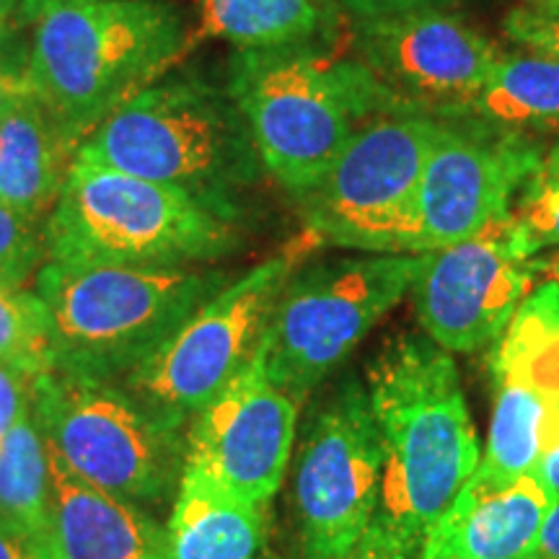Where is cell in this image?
<instances>
[{
  "instance_id": "obj_1",
  "label": "cell",
  "mask_w": 559,
  "mask_h": 559,
  "mask_svg": "<svg viewBox=\"0 0 559 559\" xmlns=\"http://www.w3.org/2000/svg\"><path fill=\"white\" fill-rule=\"evenodd\" d=\"M366 391L383 451L376 519L419 555L481 459L456 360L428 334H396L368 362Z\"/></svg>"
},
{
  "instance_id": "obj_2",
  "label": "cell",
  "mask_w": 559,
  "mask_h": 559,
  "mask_svg": "<svg viewBox=\"0 0 559 559\" xmlns=\"http://www.w3.org/2000/svg\"><path fill=\"white\" fill-rule=\"evenodd\" d=\"M190 45L185 13L166 0H66L34 19L29 83L81 145Z\"/></svg>"
},
{
  "instance_id": "obj_3",
  "label": "cell",
  "mask_w": 559,
  "mask_h": 559,
  "mask_svg": "<svg viewBox=\"0 0 559 559\" xmlns=\"http://www.w3.org/2000/svg\"><path fill=\"white\" fill-rule=\"evenodd\" d=\"M226 91L264 171L296 200L324 177L362 124L394 111H417L360 60L326 58L313 45L239 50L228 66Z\"/></svg>"
},
{
  "instance_id": "obj_4",
  "label": "cell",
  "mask_w": 559,
  "mask_h": 559,
  "mask_svg": "<svg viewBox=\"0 0 559 559\" xmlns=\"http://www.w3.org/2000/svg\"><path fill=\"white\" fill-rule=\"evenodd\" d=\"M228 283L218 270L45 262L34 293L50 317L55 370L117 381Z\"/></svg>"
},
{
  "instance_id": "obj_5",
  "label": "cell",
  "mask_w": 559,
  "mask_h": 559,
  "mask_svg": "<svg viewBox=\"0 0 559 559\" xmlns=\"http://www.w3.org/2000/svg\"><path fill=\"white\" fill-rule=\"evenodd\" d=\"M239 213L177 187L73 160L45 221L47 262L192 267L230 254Z\"/></svg>"
},
{
  "instance_id": "obj_6",
  "label": "cell",
  "mask_w": 559,
  "mask_h": 559,
  "mask_svg": "<svg viewBox=\"0 0 559 559\" xmlns=\"http://www.w3.org/2000/svg\"><path fill=\"white\" fill-rule=\"evenodd\" d=\"M75 160L177 187L234 213V194L264 169L228 91L202 81L140 91L81 140Z\"/></svg>"
},
{
  "instance_id": "obj_7",
  "label": "cell",
  "mask_w": 559,
  "mask_h": 559,
  "mask_svg": "<svg viewBox=\"0 0 559 559\" xmlns=\"http://www.w3.org/2000/svg\"><path fill=\"white\" fill-rule=\"evenodd\" d=\"M423 254L300 264L280 293L264 332L260 355L267 379L290 400L304 402L402 304Z\"/></svg>"
},
{
  "instance_id": "obj_8",
  "label": "cell",
  "mask_w": 559,
  "mask_h": 559,
  "mask_svg": "<svg viewBox=\"0 0 559 559\" xmlns=\"http://www.w3.org/2000/svg\"><path fill=\"white\" fill-rule=\"evenodd\" d=\"M449 117L428 111L381 115L349 138L317 185L296 200L319 243L366 254H423L417 192Z\"/></svg>"
},
{
  "instance_id": "obj_9",
  "label": "cell",
  "mask_w": 559,
  "mask_h": 559,
  "mask_svg": "<svg viewBox=\"0 0 559 559\" xmlns=\"http://www.w3.org/2000/svg\"><path fill=\"white\" fill-rule=\"evenodd\" d=\"M313 247L319 241L304 230L280 254L223 285L122 386L166 428L181 432L260 353L280 293Z\"/></svg>"
},
{
  "instance_id": "obj_10",
  "label": "cell",
  "mask_w": 559,
  "mask_h": 559,
  "mask_svg": "<svg viewBox=\"0 0 559 559\" xmlns=\"http://www.w3.org/2000/svg\"><path fill=\"white\" fill-rule=\"evenodd\" d=\"M32 404L50 451L88 485L140 508L177 492L185 438L122 383L47 370L34 379Z\"/></svg>"
},
{
  "instance_id": "obj_11",
  "label": "cell",
  "mask_w": 559,
  "mask_h": 559,
  "mask_svg": "<svg viewBox=\"0 0 559 559\" xmlns=\"http://www.w3.org/2000/svg\"><path fill=\"white\" fill-rule=\"evenodd\" d=\"M383 451L368 391L345 379L321 402L293 469V510L309 559H332L366 534L381 498Z\"/></svg>"
},
{
  "instance_id": "obj_12",
  "label": "cell",
  "mask_w": 559,
  "mask_h": 559,
  "mask_svg": "<svg viewBox=\"0 0 559 559\" xmlns=\"http://www.w3.org/2000/svg\"><path fill=\"white\" fill-rule=\"evenodd\" d=\"M539 270L513 213L469 239L425 251L409 288L419 326L451 355L492 345Z\"/></svg>"
},
{
  "instance_id": "obj_13",
  "label": "cell",
  "mask_w": 559,
  "mask_h": 559,
  "mask_svg": "<svg viewBox=\"0 0 559 559\" xmlns=\"http://www.w3.org/2000/svg\"><path fill=\"white\" fill-rule=\"evenodd\" d=\"M492 419L472 477L513 481L539 472L559 443V283L547 280L495 340Z\"/></svg>"
},
{
  "instance_id": "obj_14",
  "label": "cell",
  "mask_w": 559,
  "mask_h": 559,
  "mask_svg": "<svg viewBox=\"0 0 559 559\" xmlns=\"http://www.w3.org/2000/svg\"><path fill=\"white\" fill-rule=\"evenodd\" d=\"M360 62L409 109L464 117L502 52L453 11L358 21Z\"/></svg>"
},
{
  "instance_id": "obj_15",
  "label": "cell",
  "mask_w": 559,
  "mask_h": 559,
  "mask_svg": "<svg viewBox=\"0 0 559 559\" xmlns=\"http://www.w3.org/2000/svg\"><path fill=\"white\" fill-rule=\"evenodd\" d=\"M542 160L526 132L498 124L449 120L425 164L417 192L419 251L469 239L495 218L513 213L531 174Z\"/></svg>"
},
{
  "instance_id": "obj_16",
  "label": "cell",
  "mask_w": 559,
  "mask_h": 559,
  "mask_svg": "<svg viewBox=\"0 0 559 559\" xmlns=\"http://www.w3.org/2000/svg\"><path fill=\"white\" fill-rule=\"evenodd\" d=\"M298 402L267 379L262 355L190 419L185 466L236 498L267 508L283 485L296 440Z\"/></svg>"
},
{
  "instance_id": "obj_17",
  "label": "cell",
  "mask_w": 559,
  "mask_h": 559,
  "mask_svg": "<svg viewBox=\"0 0 559 559\" xmlns=\"http://www.w3.org/2000/svg\"><path fill=\"white\" fill-rule=\"evenodd\" d=\"M557 498L539 474L466 479L428 531L417 559H528Z\"/></svg>"
},
{
  "instance_id": "obj_18",
  "label": "cell",
  "mask_w": 559,
  "mask_h": 559,
  "mask_svg": "<svg viewBox=\"0 0 559 559\" xmlns=\"http://www.w3.org/2000/svg\"><path fill=\"white\" fill-rule=\"evenodd\" d=\"M50 453V559H164V526Z\"/></svg>"
},
{
  "instance_id": "obj_19",
  "label": "cell",
  "mask_w": 559,
  "mask_h": 559,
  "mask_svg": "<svg viewBox=\"0 0 559 559\" xmlns=\"http://www.w3.org/2000/svg\"><path fill=\"white\" fill-rule=\"evenodd\" d=\"M73 140L29 91L0 117V202L32 221H47L73 166Z\"/></svg>"
},
{
  "instance_id": "obj_20",
  "label": "cell",
  "mask_w": 559,
  "mask_h": 559,
  "mask_svg": "<svg viewBox=\"0 0 559 559\" xmlns=\"http://www.w3.org/2000/svg\"><path fill=\"white\" fill-rule=\"evenodd\" d=\"M262 542L264 508L190 466L181 469L164 526V559H257Z\"/></svg>"
},
{
  "instance_id": "obj_21",
  "label": "cell",
  "mask_w": 559,
  "mask_h": 559,
  "mask_svg": "<svg viewBox=\"0 0 559 559\" xmlns=\"http://www.w3.org/2000/svg\"><path fill=\"white\" fill-rule=\"evenodd\" d=\"M194 39L215 37L239 50L309 47L330 37L337 5L326 0H200Z\"/></svg>"
},
{
  "instance_id": "obj_22",
  "label": "cell",
  "mask_w": 559,
  "mask_h": 559,
  "mask_svg": "<svg viewBox=\"0 0 559 559\" xmlns=\"http://www.w3.org/2000/svg\"><path fill=\"white\" fill-rule=\"evenodd\" d=\"M0 526L50 559V453L34 404L0 438Z\"/></svg>"
},
{
  "instance_id": "obj_23",
  "label": "cell",
  "mask_w": 559,
  "mask_h": 559,
  "mask_svg": "<svg viewBox=\"0 0 559 559\" xmlns=\"http://www.w3.org/2000/svg\"><path fill=\"white\" fill-rule=\"evenodd\" d=\"M466 115L515 132H559V58L502 55Z\"/></svg>"
},
{
  "instance_id": "obj_24",
  "label": "cell",
  "mask_w": 559,
  "mask_h": 559,
  "mask_svg": "<svg viewBox=\"0 0 559 559\" xmlns=\"http://www.w3.org/2000/svg\"><path fill=\"white\" fill-rule=\"evenodd\" d=\"M0 362L29 376L55 370L50 317L34 290L0 283Z\"/></svg>"
},
{
  "instance_id": "obj_25",
  "label": "cell",
  "mask_w": 559,
  "mask_h": 559,
  "mask_svg": "<svg viewBox=\"0 0 559 559\" xmlns=\"http://www.w3.org/2000/svg\"><path fill=\"white\" fill-rule=\"evenodd\" d=\"M513 215L531 254H539L542 249H559V145L542 153L539 166L523 185Z\"/></svg>"
},
{
  "instance_id": "obj_26",
  "label": "cell",
  "mask_w": 559,
  "mask_h": 559,
  "mask_svg": "<svg viewBox=\"0 0 559 559\" xmlns=\"http://www.w3.org/2000/svg\"><path fill=\"white\" fill-rule=\"evenodd\" d=\"M45 228L0 202V283L24 288L45 264Z\"/></svg>"
},
{
  "instance_id": "obj_27",
  "label": "cell",
  "mask_w": 559,
  "mask_h": 559,
  "mask_svg": "<svg viewBox=\"0 0 559 559\" xmlns=\"http://www.w3.org/2000/svg\"><path fill=\"white\" fill-rule=\"evenodd\" d=\"M502 29L523 50L559 58V13H542L519 5L508 13Z\"/></svg>"
},
{
  "instance_id": "obj_28",
  "label": "cell",
  "mask_w": 559,
  "mask_h": 559,
  "mask_svg": "<svg viewBox=\"0 0 559 559\" xmlns=\"http://www.w3.org/2000/svg\"><path fill=\"white\" fill-rule=\"evenodd\" d=\"M32 91L29 50L13 29H0V117Z\"/></svg>"
},
{
  "instance_id": "obj_29",
  "label": "cell",
  "mask_w": 559,
  "mask_h": 559,
  "mask_svg": "<svg viewBox=\"0 0 559 559\" xmlns=\"http://www.w3.org/2000/svg\"><path fill=\"white\" fill-rule=\"evenodd\" d=\"M37 376L0 362V438L32 409V386Z\"/></svg>"
},
{
  "instance_id": "obj_30",
  "label": "cell",
  "mask_w": 559,
  "mask_h": 559,
  "mask_svg": "<svg viewBox=\"0 0 559 559\" xmlns=\"http://www.w3.org/2000/svg\"><path fill=\"white\" fill-rule=\"evenodd\" d=\"M332 559H417V555L409 547H404L400 536L386 523L381 519H373L366 534L353 547Z\"/></svg>"
},
{
  "instance_id": "obj_31",
  "label": "cell",
  "mask_w": 559,
  "mask_h": 559,
  "mask_svg": "<svg viewBox=\"0 0 559 559\" xmlns=\"http://www.w3.org/2000/svg\"><path fill=\"white\" fill-rule=\"evenodd\" d=\"M459 0H337L358 21L402 16L415 11H451Z\"/></svg>"
},
{
  "instance_id": "obj_32",
  "label": "cell",
  "mask_w": 559,
  "mask_h": 559,
  "mask_svg": "<svg viewBox=\"0 0 559 559\" xmlns=\"http://www.w3.org/2000/svg\"><path fill=\"white\" fill-rule=\"evenodd\" d=\"M528 559H559V500L551 506Z\"/></svg>"
},
{
  "instance_id": "obj_33",
  "label": "cell",
  "mask_w": 559,
  "mask_h": 559,
  "mask_svg": "<svg viewBox=\"0 0 559 559\" xmlns=\"http://www.w3.org/2000/svg\"><path fill=\"white\" fill-rule=\"evenodd\" d=\"M0 559H47L41 551L13 531L0 526Z\"/></svg>"
},
{
  "instance_id": "obj_34",
  "label": "cell",
  "mask_w": 559,
  "mask_h": 559,
  "mask_svg": "<svg viewBox=\"0 0 559 559\" xmlns=\"http://www.w3.org/2000/svg\"><path fill=\"white\" fill-rule=\"evenodd\" d=\"M536 474H539V477L544 479V485H547L551 492H555V498L559 500V443L547 453V459L542 461L539 472Z\"/></svg>"
},
{
  "instance_id": "obj_35",
  "label": "cell",
  "mask_w": 559,
  "mask_h": 559,
  "mask_svg": "<svg viewBox=\"0 0 559 559\" xmlns=\"http://www.w3.org/2000/svg\"><path fill=\"white\" fill-rule=\"evenodd\" d=\"M21 3V16L24 19H37L39 13H45L55 3H66V0H19Z\"/></svg>"
},
{
  "instance_id": "obj_36",
  "label": "cell",
  "mask_w": 559,
  "mask_h": 559,
  "mask_svg": "<svg viewBox=\"0 0 559 559\" xmlns=\"http://www.w3.org/2000/svg\"><path fill=\"white\" fill-rule=\"evenodd\" d=\"M16 16H21L19 0H0V29H13V21H16Z\"/></svg>"
},
{
  "instance_id": "obj_37",
  "label": "cell",
  "mask_w": 559,
  "mask_h": 559,
  "mask_svg": "<svg viewBox=\"0 0 559 559\" xmlns=\"http://www.w3.org/2000/svg\"><path fill=\"white\" fill-rule=\"evenodd\" d=\"M523 9L542 11V13H559V0H523Z\"/></svg>"
},
{
  "instance_id": "obj_38",
  "label": "cell",
  "mask_w": 559,
  "mask_h": 559,
  "mask_svg": "<svg viewBox=\"0 0 559 559\" xmlns=\"http://www.w3.org/2000/svg\"><path fill=\"white\" fill-rule=\"evenodd\" d=\"M547 267L551 272V280H557V283H559V254L551 257V260L547 262Z\"/></svg>"
},
{
  "instance_id": "obj_39",
  "label": "cell",
  "mask_w": 559,
  "mask_h": 559,
  "mask_svg": "<svg viewBox=\"0 0 559 559\" xmlns=\"http://www.w3.org/2000/svg\"><path fill=\"white\" fill-rule=\"evenodd\" d=\"M326 3H334V5H337V0H326Z\"/></svg>"
}]
</instances>
